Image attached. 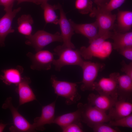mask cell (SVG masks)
Here are the masks:
<instances>
[{
  "mask_svg": "<svg viewBox=\"0 0 132 132\" xmlns=\"http://www.w3.org/2000/svg\"><path fill=\"white\" fill-rule=\"evenodd\" d=\"M91 13L90 16L92 17L94 15L96 18V21L98 26V36H111L112 34L110 30L113 27L116 18V15L98 8L93 9Z\"/></svg>",
  "mask_w": 132,
  "mask_h": 132,
  "instance_id": "7",
  "label": "cell"
},
{
  "mask_svg": "<svg viewBox=\"0 0 132 132\" xmlns=\"http://www.w3.org/2000/svg\"><path fill=\"white\" fill-rule=\"evenodd\" d=\"M109 125L110 126H120L132 128V115L115 120L109 121Z\"/></svg>",
  "mask_w": 132,
  "mask_h": 132,
  "instance_id": "26",
  "label": "cell"
},
{
  "mask_svg": "<svg viewBox=\"0 0 132 132\" xmlns=\"http://www.w3.org/2000/svg\"><path fill=\"white\" fill-rule=\"evenodd\" d=\"M55 101L42 107L40 117H37L34 120L32 124L34 129L41 131L45 129L44 126L46 124L54 123L55 117Z\"/></svg>",
  "mask_w": 132,
  "mask_h": 132,
  "instance_id": "11",
  "label": "cell"
},
{
  "mask_svg": "<svg viewBox=\"0 0 132 132\" xmlns=\"http://www.w3.org/2000/svg\"><path fill=\"white\" fill-rule=\"evenodd\" d=\"M33 23V19L30 15H22L17 20V29L18 32L25 36L31 35Z\"/></svg>",
  "mask_w": 132,
  "mask_h": 132,
  "instance_id": "23",
  "label": "cell"
},
{
  "mask_svg": "<svg viewBox=\"0 0 132 132\" xmlns=\"http://www.w3.org/2000/svg\"><path fill=\"white\" fill-rule=\"evenodd\" d=\"M109 0H94V1L98 5V7H100L107 3Z\"/></svg>",
  "mask_w": 132,
  "mask_h": 132,
  "instance_id": "34",
  "label": "cell"
},
{
  "mask_svg": "<svg viewBox=\"0 0 132 132\" xmlns=\"http://www.w3.org/2000/svg\"><path fill=\"white\" fill-rule=\"evenodd\" d=\"M104 66V64L84 61L81 67L83 71V79L80 82L82 83L80 88L82 91L94 90L95 80L99 72Z\"/></svg>",
  "mask_w": 132,
  "mask_h": 132,
  "instance_id": "5",
  "label": "cell"
},
{
  "mask_svg": "<svg viewBox=\"0 0 132 132\" xmlns=\"http://www.w3.org/2000/svg\"><path fill=\"white\" fill-rule=\"evenodd\" d=\"M118 100L110 96L99 94L90 93L88 97V104L105 112L110 110Z\"/></svg>",
  "mask_w": 132,
  "mask_h": 132,
  "instance_id": "14",
  "label": "cell"
},
{
  "mask_svg": "<svg viewBox=\"0 0 132 132\" xmlns=\"http://www.w3.org/2000/svg\"><path fill=\"white\" fill-rule=\"evenodd\" d=\"M31 81L28 77H23L17 86L15 90L19 97V106L36 99L35 96L30 86Z\"/></svg>",
  "mask_w": 132,
  "mask_h": 132,
  "instance_id": "15",
  "label": "cell"
},
{
  "mask_svg": "<svg viewBox=\"0 0 132 132\" xmlns=\"http://www.w3.org/2000/svg\"><path fill=\"white\" fill-rule=\"evenodd\" d=\"M93 131L95 132H117L120 130L112 128L109 125L102 123L98 124L93 128Z\"/></svg>",
  "mask_w": 132,
  "mask_h": 132,
  "instance_id": "28",
  "label": "cell"
},
{
  "mask_svg": "<svg viewBox=\"0 0 132 132\" xmlns=\"http://www.w3.org/2000/svg\"><path fill=\"white\" fill-rule=\"evenodd\" d=\"M24 68L21 66H17L15 68L3 69V74L0 75V79L6 85L14 84L17 86L21 82L23 77L22 75Z\"/></svg>",
  "mask_w": 132,
  "mask_h": 132,
  "instance_id": "18",
  "label": "cell"
},
{
  "mask_svg": "<svg viewBox=\"0 0 132 132\" xmlns=\"http://www.w3.org/2000/svg\"><path fill=\"white\" fill-rule=\"evenodd\" d=\"M117 93L119 100L127 101L132 94V79L127 75H120L118 78Z\"/></svg>",
  "mask_w": 132,
  "mask_h": 132,
  "instance_id": "19",
  "label": "cell"
},
{
  "mask_svg": "<svg viewBox=\"0 0 132 132\" xmlns=\"http://www.w3.org/2000/svg\"><path fill=\"white\" fill-rule=\"evenodd\" d=\"M42 2V3L44 2H47V1L49 0H40Z\"/></svg>",
  "mask_w": 132,
  "mask_h": 132,
  "instance_id": "36",
  "label": "cell"
},
{
  "mask_svg": "<svg viewBox=\"0 0 132 132\" xmlns=\"http://www.w3.org/2000/svg\"><path fill=\"white\" fill-rule=\"evenodd\" d=\"M126 0H110L104 5L98 8L107 12H111L121 6Z\"/></svg>",
  "mask_w": 132,
  "mask_h": 132,
  "instance_id": "27",
  "label": "cell"
},
{
  "mask_svg": "<svg viewBox=\"0 0 132 132\" xmlns=\"http://www.w3.org/2000/svg\"><path fill=\"white\" fill-rule=\"evenodd\" d=\"M18 4L24 2H31L37 5L41 4L42 2L40 0H17Z\"/></svg>",
  "mask_w": 132,
  "mask_h": 132,
  "instance_id": "33",
  "label": "cell"
},
{
  "mask_svg": "<svg viewBox=\"0 0 132 132\" xmlns=\"http://www.w3.org/2000/svg\"><path fill=\"white\" fill-rule=\"evenodd\" d=\"M92 3L91 0H76L75 6L80 13L85 14L92 11Z\"/></svg>",
  "mask_w": 132,
  "mask_h": 132,
  "instance_id": "25",
  "label": "cell"
},
{
  "mask_svg": "<svg viewBox=\"0 0 132 132\" xmlns=\"http://www.w3.org/2000/svg\"><path fill=\"white\" fill-rule=\"evenodd\" d=\"M121 64L122 66L121 71L124 72L126 75L132 79V62L128 64L124 61L123 60Z\"/></svg>",
  "mask_w": 132,
  "mask_h": 132,
  "instance_id": "30",
  "label": "cell"
},
{
  "mask_svg": "<svg viewBox=\"0 0 132 132\" xmlns=\"http://www.w3.org/2000/svg\"><path fill=\"white\" fill-rule=\"evenodd\" d=\"M2 108L4 109H9L11 111L13 119V125L9 128L11 132H29L35 131L32 124H31L18 111L13 105L12 98H7L3 104Z\"/></svg>",
  "mask_w": 132,
  "mask_h": 132,
  "instance_id": "6",
  "label": "cell"
},
{
  "mask_svg": "<svg viewBox=\"0 0 132 132\" xmlns=\"http://www.w3.org/2000/svg\"><path fill=\"white\" fill-rule=\"evenodd\" d=\"M62 129L63 132H82L83 131L80 122L71 124Z\"/></svg>",
  "mask_w": 132,
  "mask_h": 132,
  "instance_id": "29",
  "label": "cell"
},
{
  "mask_svg": "<svg viewBox=\"0 0 132 132\" xmlns=\"http://www.w3.org/2000/svg\"><path fill=\"white\" fill-rule=\"evenodd\" d=\"M41 7L44 11V19L46 23L58 24L59 20L55 10L59 9L61 6L59 4L52 5L47 2H42Z\"/></svg>",
  "mask_w": 132,
  "mask_h": 132,
  "instance_id": "22",
  "label": "cell"
},
{
  "mask_svg": "<svg viewBox=\"0 0 132 132\" xmlns=\"http://www.w3.org/2000/svg\"><path fill=\"white\" fill-rule=\"evenodd\" d=\"M132 112V104L127 101L118 100L109 110L108 115L111 121L115 120L128 116Z\"/></svg>",
  "mask_w": 132,
  "mask_h": 132,
  "instance_id": "17",
  "label": "cell"
},
{
  "mask_svg": "<svg viewBox=\"0 0 132 132\" xmlns=\"http://www.w3.org/2000/svg\"><path fill=\"white\" fill-rule=\"evenodd\" d=\"M120 75L118 73H112L109 77H103L98 82H95L94 90H96L99 94L110 95L118 99L117 80Z\"/></svg>",
  "mask_w": 132,
  "mask_h": 132,
  "instance_id": "9",
  "label": "cell"
},
{
  "mask_svg": "<svg viewBox=\"0 0 132 132\" xmlns=\"http://www.w3.org/2000/svg\"><path fill=\"white\" fill-rule=\"evenodd\" d=\"M110 38L113 40V48L118 51L123 48L132 46V31L122 33L115 32Z\"/></svg>",
  "mask_w": 132,
  "mask_h": 132,
  "instance_id": "20",
  "label": "cell"
},
{
  "mask_svg": "<svg viewBox=\"0 0 132 132\" xmlns=\"http://www.w3.org/2000/svg\"><path fill=\"white\" fill-rule=\"evenodd\" d=\"M54 53L47 50H43L37 51L35 54L28 52L26 54L31 62V69L38 71L50 69L54 59Z\"/></svg>",
  "mask_w": 132,
  "mask_h": 132,
  "instance_id": "8",
  "label": "cell"
},
{
  "mask_svg": "<svg viewBox=\"0 0 132 132\" xmlns=\"http://www.w3.org/2000/svg\"><path fill=\"white\" fill-rule=\"evenodd\" d=\"M25 37L27 40L25 44L33 47L36 52L42 50L51 43L63 42L61 35L59 32L52 34L44 30H39L33 34L26 36Z\"/></svg>",
  "mask_w": 132,
  "mask_h": 132,
  "instance_id": "4",
  "label": "cell"
},
{
  "mask_svg": "<svg viewBox=\"0 0 132 132\" xmlns=\"http://www.w3.org/2000/svg\"><path fill=\"white\" fill-rule=\"evenodd\" d=\"M7 124H5L2 123H0V132H3Z\"/></svg>",
  "mask_w": 132,
  "mask_h": 132,
  "instance_id": "35",
  "label": "cell"
},
{
  "mask_svg": "<svg viewBox=\"0 0 132 132\" xmlns=\"http://www.w3.org/2000/svg\"><path fill=\"white\" fill-rule=\"evenodd\" d=\"M77 106L81 111V121L90 127L93 128L99 124L111 121L105 112L88 104L79 103Z\"/></svg>",
  "mask_w": 132,
  "mask_h": 132,
  "instance_id": "3",
  "label": "cell"
},
{
  "mask_svg": "<svg viewBox=\"0 0 132 132\" xmlns=\"http://www.w3.org/2000/svg\"><path fill=\"white\" fill-rule=\"evenodd\" d=\"M119 28L122 31L127 32L132 26V12L130 11H119L117 16Z\"/></svg>",
  "mask_w": 132,
  "mask_h": 132,
  "instance_id": "24",
  "label": "cell"
},
{
  "mask_svg": "<svg viewBox=\"0 0 132 132\" xmlns=\"http://www.w3.org/2000/svg\"><path fill=\"white\" fill-rule=\"evenodd\" d=\"M111 36L110 35L98 36L89 43L88 47H81L79 50L81 57L86 60H91L93 57L98 58L106 44V40Z\"/></svg>",
  "mask_w": 132,
  "mask_h": 132,
  "instance_id": "10",
  "label": "cell"
},
{
  "mask_svg": "<svg viewBox=\"0 0 132 132\" xmlns=\"http://www.w3.org/2000/svg\"><path fill=\"white\" fill-rule=\"evenodd\" d=\"M69 20L74 32L87 38L89 43L98 36V26L96 21L91 23L78 24L71 19Z\"/></svg>",
  "mask_w": 132,
  "mask_h": 132,
  "instance_id": "16",
  "label": "cell"
},
{
  "mask_svg": "<svg viewBox=\"0 0 132 132\" xmlns=\"http://www.w3.org/2000/svg\"><path fill=\"white\" fill-rule=\"evenodd\" d=\"M81 121L80 109L74 112L66 113L55 118L54 123L59 126L62 129L73 123Z\"/></svg>",
  "mask_w": 132,
  "mask_h": 132,
  "instance_id": "21",
  "label": "cell"
},
{
  "mask_svg": "<svg viewBox=\"0 0 132 132\" xmlns=\"http://www.w3.org/2000/svg\"><path fill=\"white\" fill-rule=\"evenodd\" d=\"M73 49L62 45L57 46L54 49L55 55L59 57L57 59H54L52 63L55 70L59 71L63 67L67 65L81 66L84 60L79 51Z\"/></svg>",
  "mask_w": 132,
  "mask_h": 132,
  "instance_id": "1",
  "label": "cell"
},
{
  "mask_svg": "<svg viewBox=\"0 0 132 132\" xmlns=\"http://www.w3.org/2000/svg\"><path fill=\"white\" fill-rule=\"evenodd\" d=\"M21 7L6 12L5 14L0 19V46H4L5 38L8 34L14 32L12 23L13 18L20 11Z\"/></svg>",
  "mask_w": 132,
  "mask_h": 132,
  "instance_id": "13",
  "label": "cell"
},
{
  "mask_svg": "<svg viewBox=\"0 0 132 132\" xmlns=\"http://www.w3.org/2000/svg\"><path fill=\"white\" fill-rule=\"evenodd\" d=\"M15 0H0V5L4 7L6 11L12 10L13 3Z\"/></svg>",
  "mask_w": 132,
  "mask_h": 132,
  "instance_id": "32",
  "label": "cell"
},
{
  "mask_svg": "<svg viewBox=\"0 0 132 132\" xmlns=\"http://www.w3.org/2000/svg\"><path fill=\"white\" fill-rule=\"evenodd\" d=\"M118 51L121 55L127 59L132 60V46L123 48Z\"/></svg>",
  "mask_w": 132,
  "mask_h": 132,
  "instance_id": "31",
  "label": "cell"
},
{
  "mask_svg": "<svg viewBox=\"0 0 132 132\" xmlns=\"http://www.w3.org/2000/svg\"><path fill=\"white\" fill-rule=\"evenodd\" d=\"M50 80L55 93L66 98V104H74L80 99L77 83L58 80L55 75L51 76Z\"/></svg>",
  "mask_w": 132,
  "mask_h": 132,
  "instance_id": "2",
  "label": "cell"
},
{
  "mask_svg": "<svg viewBox=\"0 0 132 132\" xmlns=\"http://www.w3.org/2000/svg\"><path fill=\"white\" fill-rule=\"evenodd\" d=\"M60 18L59 24L61 32V34L63 39V46L74 49L75 46L72 42L71 38L74 34V31L69 20L66 18L65 13L61 6L59 8Z\"/></svg>",
  "mask_w": 132,
  "mask_h": 132,
  "instance_id": "12",
  "label": "cell"
}]
</instances>
